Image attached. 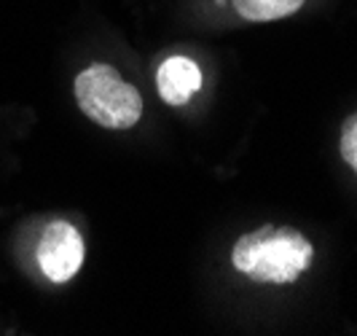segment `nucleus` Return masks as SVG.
Instances as JSON below:
<instances>
[{
    "label": "nucleus",
    "mask_w": 357,
    "mask_h": 336,
    "mask_svg": "<svg viewBox=\"0 0 357 336\" xmlns=\"http://www.w3.org/2000/svg\"><path fill=\"white\" fill-rule=\"evenodd\" d=\"M156 89L159 97L172 108L185 105L199 89H202V71L199 65L185 54L167 57L156 71Z\"/></svg>",
    "instance_id": "4"
},
{
    "label": "nucleus",
    "mask_w": 357,
    "mask_h": 336,
    "mask_svg": "<svg viewBox=\"0 0 357 336\" xmlns=\"http://www.w3.org/2000/svg\"><path fill=\"white\" fill-rule=\"evenodd\" d=\"M314 261V242L296 226L264 224L242 234L231 248V266L261 285L296 283Z\"/></svg>",
    "instance_id": "1"
},
{
    "label": "nucleus",
    "mask_w": 357,
    "mask_h": 336,
    "mask_svg": "<svg viewBox=\"0 0 357 336\" xmlns=\"http://www.w3.org/2000/svg\"><path fill=\"white\" fill-rule=\"evenodd\" d=\"M339 151H341V159L347 161L349 170L357 175V110L341 124Z\"/></svg>",
    "instance_id": "6"
},
{
    "label": "nucleus",
    "mask_w": 357,
    "mask_h": 336,
    "mask_svg": "<svg viewBox=\"0 0 357 336\" xmlns=\"http://www.w3.org/2000/svg\"><path fill=\"white\" fill-rule=\"evenodd\" d=\"M75 105L91 124L124 132L143 119V94L113 65L94 62L73 81Z\"/></svg>",
    "instance_id": "2"
},
{
    "label": "nucleus",
    "mask_w": 357,
    "mask_h": 336,
    "mask_svg": "<svg viewBox=\"0 0 357 336\" xmlns=\"http://www.w3.org/2000/svg\"><path fill=\"white\" fill-rule=\"evenodd\" d=\"M306 0H231V8L245 22H277L301 11Z\"/></svg>",
    "instance_id": "5"
},
{
    "label": "nucleus",
    "mask_w": 357,
    "mask_h": 336,
    "mask_svg": "<svg viewBox=\"0 0 357 336\" xmlns=\"http://www.w3.org/2000/svg\"><path fill=\"white\" fill-rule=\"evenodd\" d=\"M84 256H86L84 237L70 221H52L40 231L36 258L46 280L56 285L70 283L84 266Z\"/></svg>",
    "instance_id": "3"
}]
</instances>
